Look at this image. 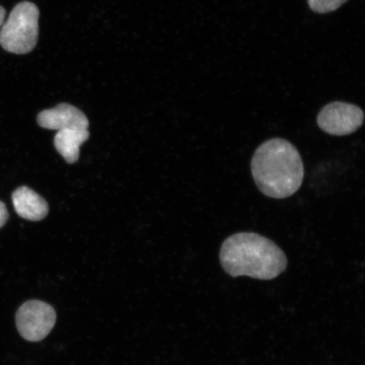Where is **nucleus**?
<instances>
[{"label":"nucleus","instance_id":"nucleus-9","mask_svg":"<svg viewBox=\"0 0 365 365\" xmlns=\"http://www.w3.org/2000/svg\"><path fill=\"white\" fill-rule=\"evenodd\" d=\"M348 0H308V4L314 12L326 14L337 10Z\"/></svg>","mask_w":365,"mask_h":365},{"label":"nucleus","instance_id":"nucleus-3","mask_svg":"<svg viewBox=\"0 0 365 365\" xmlns=\"http://www.w3.org/2000/svg\"><path fill=\"white\" fill-rule=\"evenodd\" d=\"M39 10L36 4L23 1L14 7L0 30V45L7 52L29 53L38 43Z\"/></svg>","mask_w":365,"mask_h":365},{"label":"nucleus","instance_id":"nucleus-4","mask_svg":"<svg viewBox=\"0 0 365 365\" xmlns=\"http://www.w3.org/2000/svg\"><path fill=\"white\" fill-rule=\"evenodd\" d=\"M16 322L23 339L29 341H42L56 325V310L43 301L29 300L18 309Z\"/></svg>","mask_w":365,"mask_h":365},{"label":"nucleus","instance_id":"nucleus-5","mask_svg":"<svg viewBox=\"0 0 365 365\" xmlns=\"http://www.w3.org/2000/svg\"><path fill=\"white\" fill-rule=\"evenodd\" d=\"M364 120V113L361 108L344 102L328 103L317 116L319 129L335 136L354 133L362 126Z\"/></svg>","mask_w":365,"mask_h":365},{"label":"nucleus","instance_id":"nucleus-8","mask_svg":"<svg viewBox=\"0 0 365 365\" xmlns=\"http://www.w3.org/2000/svg\"><path fill=\"white\" fill-rule=\"evenodd\" d=\"M88 130H58L54 137V145L61 156L68 163H74L78 160L80 147L89 138Z\"/></svg>","mask_w":365,"mask_h":365},{"label":"nucleus","instance_id":"nucleus-1","mask_svg":"<svg viewBox=\"0 0 365 365\" xmlns=\"http://www.w3.org/2000/svg\"><path fill=\"white\" fill-rule=\"evenodd\" d=\"M251 173L261 192L274 199L294 195L303 184L304 167L299 150L289 140L273 138L255 150Z\"/></svg>","mask_w":365,"mask_h":365},{"label":"nucleus","instance_id":"nucleus-11","mask_svg":"<svg viewBox=\"0 0 365 365\" xmlns=\"http://www.w3.org/2000/svg\"><path fill=\"white\" fill-rule=\"evenodd\" d=\"M6 11L4 8L0 6V27L2 26L4 22V18H6Z\"/></svg>","mask_w":365,"mask_h":365},{"label":"nucleus","instance_id":"nucleus-7","mask_svg":"<svg viewBox=\"0 0 365 365\" xmlns=\"http://www.w3.org/2000/svg\"><path fill=\"white\" fill-rule=\"evenodd\" d=\"M12 202L18 215L26 220L41 221L48 215V203L29 187L18 188L12 195Z\"/></svg>","mask_w":365,"mask_h":365},{"label":"nucleus","instance_id":"nucleus-2","mask_svg":"<svg viewBox=\"0 0 365 365\" xmlns=\"http://www.w3.org/2000/svg\"><path fill=\"white\" fill-rule=\"evenodd\" d=\"M220 262L232 277L247 276L259 280L274 279L287 267L286 255L276 243L249 232H237L223 242Z\"/></svg>","mask_w":365,"mask_h":365},{"label":"nucleus","instance_id":"nucleus-10","mask_svg":"<svg viewBox=\"0 0 365 365\" xmlns=\"http://www.w3.org/2000/svg\"><path fill=\"white\" fill-rule=\"evenodd\" d=\"M9 218V213L6 205L0 202V228L6 225Z\"/></svg>","mask_w":365,"mask_h":365},{"label":"nucleus","instance_id":"nucleus-6","mask_svg":"<svg viewBox=\"0 0 365 365\" xmlns=\"http://www.w3.org/2000/svg\"><path fill=\"white\" fill-rule=\"evenodd\" d=\"M41 127L48 130H88L89 121L83 112L71 104L61 103L56 108L41 112L38 116Z\"/></svg>","mask_w":365,"mask_h":365}]
</instances>
